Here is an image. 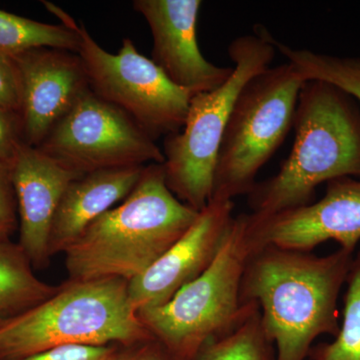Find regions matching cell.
Instances as JSON below:
<instances>
[{
  "mask_svg": "<svg viewBox=\"0 0 360 360\" xmlns=\"http://www.w3.org/2000/svg\"><path fill=\"white\" fill-rule=\"evenodd\" d=\"M18 229V205L11 167L0 163V243L11 241V236Z\"/></svg>",
  "mask_w": 360,
  "mask_h": 360,
  "instance_id": "21",
  "label": "cell"
},
{
  "mask_svg": "<svg viewBox=\"0 0 360 360\" xmlns=\"http://www.w3.org/2000/svg\"><path fill=\"white\" fill-rule=\"evenodd\" d=\"M276 51L274 37L264 26L234 39L229 47L231 77L219 89L191 97L184 127L165 137L162 167L168 188L196 212L212 200L220 143L239 92L270 68Z\"/></svg>",
  "mask_w": 360,
  "mask_h": 360,
  "instance_id": "6",
  "label": "cell"
},
{
  "mask_svg": "<svg viewBox=\"0 0 360 360\" xmlns=\"http://www.w3.org/2000/svg\"><path fill=\"white\" fill-rule=\"evenodd\" d=\"M274 45L303 79L328 82L360 103V56L342 58L309 49H293L276 39Z\"/></svg>",
  "mask_w": 360,
  "mask_h": 360,
  "instance_id": "18",
  "label": "cell"
},
{
  "mask_svg": "<svg viewBox=\"0 0 360 360\" xmlns=\"http://www.w3.org/2000/svg\"><path fill=\"white\" fill-rule=\"evenodd\" d=\"M151 338L130 302L129 281H68L51 298L0 328V360L63 345L108 347Z\"/></svg>",
  "mask_w": 360,
  "mask_h": 360,
  "instance_id": "4",
  "label": "cell"
},
{
  "mask_svg": "<svg viewBox=\"0 0 360 360\" xmlns=\"http://www.w3.org/2000/svg\"><path fill=\"white\" fill-rule=\"evenodd\" d=\"M37 148L79 176L165 162L162 149L150 135L90 89Z\"/></svg>",
  "mask_w": 360,
  "mask_h": 360,
  "instance_id": "9",
  "label": "cell"
},
{
  "mask_svg": "<svg viewBox=\"0 0 360 360\" xmlns=\"http://www.w3.org/2000/svg\"><path fill=\"white\" fill-rule=\"evenodd\" d=\"M22 143L20 115L0 108V163L11 167Z\"/></svg>",
  "mask_w": 360,
  "mask_h": 360,
  "instance_id": "24",
  "label": "cell"
},
{
  "mask_svg": "<svg viewBox=\"0 0 360 360\" xmlns=\"http://www.w3.org/2000/svg\"><path fill=\"white\" fill-rule=\"evenodd\" d=\"M108 347L90 345H63L44 350L39 354L15 360H106L112 350Z\"/></svg>",
  "mask_w": 360,
  "mask_h": 360,
  "instance_id": "25",
  "label": "cell"
},
{
  "mask_svg": "<svg viewBox=\"0 0 360 360\" xmlns=\"http://www.w3.org/2000/svg\"><path fill=\"white\" fill-rule=\"evenodd\" d=\"M21 250L33 269L51 259L52 224L63 193L79 175L59 165L37 148L23 142L11 165Z\"/></svg>",
  "mask_w": 360,
  "mask_h": 360,
  "instance_id": "14",
  "label": "cell"
},
{
  "mask_svg": "<svg viewBox=\"0 0 360 360\" xmlns=\"http://www.w3.org/2000/svg\"><path fill=\"white\" fill-rule=\"evenodd\" d=\"M200 212L168 188L162 165H149L124 200L101 215L65 251L70 279L129 281L148 270Z\"/></svg>",
  "mask_w": 360,
  "mask_h": 360,
  "instance_id": "3",
  "label": "cell"
},
{
  "mask_svg": "<svg viewBox=\"0 0 360 360\" xmlns=\"http://www.w3.org/2000/svg\"><path fill=\"white\" fill-rule=\"evenodd\" d=\"M80 37L78 56L89 89L131 118L155 141L176 134L186 122L193 94L168 79L153 59L124 39L117 53L103 49L84 25L72 20Z\"/></svg>",
  "mask_w": 360,
  "mask_h": 360,
  "instance_id": "8",
  "label": "cell"
},
{
  "mask_svg": "<svg viewBox=\"0 0 360 360\" xmlns=\"http://www.w3.org/2000/svg\"><path fill=\"white\" fill-rule=\"evenodd\" d=\"M44 4L63 21V25L39 22L0 9V51L14 56L30 49L47 47L77 53L80 37L72 26L73 18L56 4Z\"/></svg>",
  "mask_w": 360,
  "mask_h": 360,
  "instance_id": "17",
  "label": "cell"
},
{
  "mask_svg": "<svg viewBox=\"0 0 360 360\" xmlns=\"http://www.w3.org/2000/svg\"><path fill=\"white\" fill-rule=\"evenodd\" d=\"M200 0H135L153 34V60L172 84L195 96L219 89L233 66L212 65L196 39Z\"/></svg>",
  "mask_w": 360,
  "mask_h": 360,
  "instance_id": "12",
  "label": "cell"
},
{
  "mask_svg": "<svg viewBox=\"0 0 360 360\" xmlns=\"http://www.w3.org/2000/svg\"><path fill=\"white\" fill-rule=\"evenodd\" d=\"M233 210L232 200H210L188 231L129 281V300L136 314L165 304L210 266L234 219Z\"/></svg>",
  "mask_w": 360,
  "mask_h": 360,
  "instance_id": "13",
  "label": "cell"
},
{
  "mask_svg": "<svg viewBox=\"0 0 360 360\" xmlns=\"http://www.w3.org/2000/svg\"><path fill=\"white\" fill-rule=\"evenodd\" d=\"M59 286L40 281L20 245L0 243V328L56 295Z\"/></svg>",
  "mask_w": 360,
  "mask_h": 360,
  "instance_id": "16",
  "label": "cell"
},
{
  "mask_svg": "<svg viewBox=\"0 0 360 360\" xmlns=\"http://www.w3.org/2000/svg\"><path fill=\"white\" fill-rule=\"evenodd\" d=\"M106 360H181L155 338L113 345Z\"/></svg>",
  "mask_w": 360,
  "mask_h": 360,
  "instance_id": "22",
  "label": "cell"
},
{
  "mask_svg": "<svg viewBox=\"0 0 360 360\" xmlns=\"http://www.w3.org/2000/svg\"><path fill=\"white\" fill-rule=\"evenodd\" d=\"M305 80L290 63L269 68L239 92L220 143L212 200L248 195L293 127Z\"/></svg>",
  "mask_w": 360,
  "mask_h": 360,
  "instance_id": "7",
  "label": "cell"
},
{
  "mask_svg": "<svg viewBox=\"0 0 360 360\" xmlns=\"http://www.w3.org/2000/svg\"><path fill=\"white\" fill-rule=\"evenodd\" d=\"M257 248L311 252L326 241L354 253L360 241V179L342 177L326 184L322 198L267 217L248 214Z\"/></svg>",
  "mask_w": 360,
  "mask_h": 360,
  "instance_id": "10",
  "label": "cell"
},
{
  "mask_svg": "<svg viewBox=\"0 0 360 360\" xmlns=\"http://www.w3.org/2000/svg\"><path fill=\"white\" fill-rule=\"evenodd\" d=\"M257 250L248 214L234 217L210 266L165 304L139 312L142 323L179 359L193 360L257 307L241 298L246 265Z\"/></svg>",
  "mask_w": 360,
  "mask_h": 360,
  "instance_id": "5",
  "label": "cell"
},
{
  "mask_svg": "<svg viewBox=\"0 0 360 360\" xmlns=\"http://www.w3.org/2000/svg\"><path fill=\"white\" fill-rule=\"evenodd\" d=\"M193 360H276L258 305L229 333L208 341Z\"/></svg>",
  "mask_w": 360,
  "mask_h": 360,
  "instance_id": "19",
  "label": "cell"
},
{
  "mask_svg": "<svg viewBox=\"0 0 360 360\" xmlns=\"http://www.w3.org/2000/svg\"><path fill=\"white\" fill-rule=\"evenodd\" d=\"M0 108L20 115L21 108L20 73L13 58L1 51H0Z\"/></svg>",
  "mask_w": 360,
  "mask_h": 360,
  "instance_id": "23",
  "label": "cell"
},
{
  "mask_svg": "<svg viewBox=\"0 0 360 360\" xmlns=\"http://www.w3.org/2000/svg\"><path fill=\"white\" fill-rule=\"evenodd\" d=\"M146 167L116 168L82 175L70 182L52 224L51 257L66 250L92 222L123 201Z\"/></svg>",
  "mask_w": 360,
  "mask_h": 360,
  "instance_id": "15",
  "label": "cell"
},
{
  "mask_svg": "<svg viewBox=\"0 0 360 360\" xmlns=\"http://www.w3.org/2000/svg\"><path fill=\"white\" fill-rule=\"evenodd\" d=\"M354 255L338 248L317 257L276 246L258 248L251 255L241 298L259 307L276 360H305L317 338L338 335V298Z\"/></svg>",
  "mask_w": 360,
  "mask_h": 360,
  "instance_id": "1",
  "label": "cell"
},
{
  "mask_svg": "<svg viewBox=\"0 0 360 360\" xmlns=\"http://www.w3.org/2000/svg\"><path fill=\"white\" fill-rule=\"evenodd\" d=\"M11 56L20 73L23 142L39 148L89 89L84 63L77 52L47 47Z\"/></svg>",
  "mask_w": 360,
  "mask_h": 360,
  "instance_id": "11",
  "label": "cell"
},
{
  "mask_svg": "<svg viewBox=\"0 0 360 360\" xmlns=\"http://www.w3.org/2000/svg\"><path fill=\"white\" fill-rule=\"evenodd\" d=\"M342 319L335 340L312 348L311 360H360V251L348 271Z\"/></svg>",
  "mask_w": 360,
  "mask_h": 360,
  "instance_id": "20",
  "label": "cell"
},
{
  "mask_svg": "<svg viewBox=\"0 0 360 360\" xmlns=\"http://www.w3.org/2000/svg\"><path fill=\"white\" fill-rule=\"evenodd\" d=\"M293 129L295 142L283 167L248 194L255 217L310 205L321 184L360 177V106L354 97L328 82L305 80Z\"/></svg>",
  "mask_w": 360,
  "mask_h": 360,
  "instance_id": "2",
  "label": "cell"
}]
</instances>
